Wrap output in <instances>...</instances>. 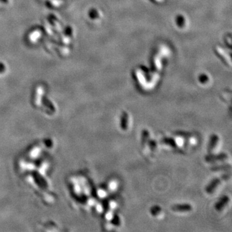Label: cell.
<instances>
[{"instance_id":"1","label":"cell","mask_w":232,"mask_h":232,"mask_svg":"<svg viewBox=\"0 0 232 232\" xmlns=\"http://www.w3.org/2000/svg\"><path fill=\"white\" fill-rule=\"evenodd\" d=\"M172 209L174 211H189L191 209V207L188 205H179L174 206Z\"/></svg>"}]
</instances>
